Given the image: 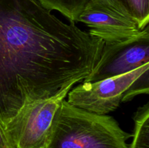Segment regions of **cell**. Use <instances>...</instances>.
<instances>
[{"mask_svg": "<svg viewBox=\"0 0 149 148\" xmlns=\"http://www.w3.org/2000/svg\"><path fill=\"white\" fill-rule=\"evenodd\" d=\"M77 83L55 96L26 104L9 123L5 133L15 148H47L57 110Z\"/></svg>", "mask_w": 149, "mask_h": 148, "instance_id": "3957f363", "label": "cell"}, {"mask_svg": "<svg viewBox=\"0 0 149 148\" xmlns=\"http://www.w3.org/2000/svg\"><path fill=\"white\" fill-rule=\"evenodd\" d=\"M131 136L111 116L86 111L63 100L52 121L47 148H128Z\"/></svg>", "mask_w": 149, "mask_h": 148, "instance_id": "7a4b0ae2", "label": "cell"}, {"mask_svg": "<svg viewBox=\"0 0 149 148\" xmlns=\"http://www.w3.org/2000/svg\"><path fill=\"white\" fill-rule=\"evenodd\" d=\"M149 63V28L136 36L104 43L101 56L91 73L83 81L94 82L134 71Z\"/></svg>", "mask_w": 149, "mask_h": 148, "instance_id": "8992f818", "label": "cell"}, {"mask_svg": "<svg viewBox=\"0 0 149 148\" xmlns=\"http://www.w3.org/2000/svg\"><path fill=\"white\" fill-rule=\"evenodd\" d=\"M0 148H15L10 142L4 131L0 128Z\"/></svg>", "mask_w": 149, "mask_h": 148, "instance_id": "8fae6325", "label": "cell"}, {"mask_svg": "<svg viewBox=\"0 0 149 148\" xmlns=\"http://www.w3.org/2000/svg\"><path fill=\"white\" fill-rule=\"evenodd\" d=\"M148 93L149 70H147L126 90L122 97V102H130L140 94H148Z\"/></svg>", "mask_w": 149, "mask_h": 148, "instance_id": "30bf717a", "label": "cell"}, {"mask_svg": "<svg viewBox=\"0 0 149 148\" xmlns=\"http://www.w3.org/2000/svg\"><path fill=\"white\" fill-rule=\"evenodd\" d=\"M129 11L141 30L148 26L149 0H118Z\"/></svg>", "mask_w": 149, "mask_h": 148, "instance_id": "9c48e42d", "label": "cell"}, {"mask_svg": "<svg viewBox=\"0 0 149 148\" xmlns=\"http://www.w3.org/2000/svg\"><path fill=\"white\" fill-rule=\"evenodd\" d=\"M49 10H56L71 22H77L81 14L90 0H39Z\"/></svg>", "mask_w": 149, "mask_h": 148, "instance_id": "ba28073f", "label": "cell"}, {"mask_svg": "<svg viewBox=\"0 0 149 148\" xmlns=\"http://www.w3.org/2000/svg\"><path fill=\"white\" fill-rule=\"evenodd\" d=\"M147 70H149V63L130 72L100 81H83L68 91L67 102L90 113L109 114L118 108L126 90Z\"/></svg>", "mask_w": 149, "mask_h": 148, "instance_id": "277c9868", "label": "cell"}, {"mask_svg": "<svg viewBox=\"0 0 149 148\" xmlns=\"http://www.w3.org/2000/svg\"><path fill=\"white\" fill-rule=\"evenodd\" d=\"M132 141L128 148H149V102L139 107L134 113Z\"/></svg>", "mask_w": 149, "mask_h": 148, "instance_id": "52a82bcc", "label": "cell"}, {"mask_svg": "<svg viewBox=\"0 0 149 148\" xmlns=\"http://www.w3.org/2000/svg\"><path fill=\"white\" fill-rule=\"evenodd\" d=\"M104 41L39 0H0V128L26 104L89 76Z\"/></svg>", "mask_w": 149, "mask_h": 148, "instance_id": "6da1fadb", "label": "cell"}, {"mask_svg": "<svg viewBox=\"0 0 149 148\" xmlns=\"http://www.w3.org/2000/svg\"><path fill=\"white\" fill-rule=\"evenodd\" d=\"M89 33L104 43L131 39L142 30L126 7L118 0H90L77 19Z\"/></svg>", "mask_w": 149, "mask_h": 148, "instance_id": "5b68a950", "label": "cell"}]
</instances>
